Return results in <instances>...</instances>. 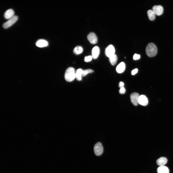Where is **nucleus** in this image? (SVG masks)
Instances as JSON below:
<instances>
[{
    "instance_id": "obj_14",
    "label": "nucleus",
    "mask_w": 173,
    "mask_h": 173,
    "mask_svg": "<svg viewBox=\"0 0 173 173\" xmlns=\"http://www.w3.org/2000/svg\"><path fill=\"white\" fill-rule=\"evenodd\" d=\"M167 160L166 158L164 157L160 158L156 161L157 164L160 166H164L167 163Z\"/></svg>"
},
{
    "instance_id": "obj_17",
    "label": "nucleus",
    "mask_w": 173,
    "mask_h": 173,
    "mask_svg": "<svg viewBox=\"0 0 173 173\" xmlns=\"http://www.w3.org/2000/svg\"><path fill=\"white\" fill-rule=\"evenodd\" d=\"M109 59L111 64L114 66L117 62V55L115 54L109 57Z\"/></svg>"
},
{
    "instance_id": "obj_7",
    "label": "nucleus",
    "mask_w": 173,
    "mask_h": 173,
    "mask_svg": "<svg viewBox=\"0 0 173 173\" xmlns=\"http://www.w3.org/2000/svg\"><path fill=\"white\" fill-rule=\"evenodd\" d=\"M152 10L155 14L158 16L162 14L163 12V7L160 5L154 6L152 7Z\"/></svg>"
},
{
    "instance_id": "obj_13",
    "label": "nucleus",
    "mask_w": 173,
    "mask_h": 173,
    "mask_svg": "<svg viewBox=\"0 0 173 173\" xmlns=\"http://www.w3.org/2000/svg\"><path fill=\"white\" fill-rule=\"evenodd\" d=\"M125 64L123 62L120 63L117 67L116 70L119 73H123L125 70Z\"/></svg>"
},
{
    "instance_id": "obj_24",
    "label": "nucleus",
    "mask_w": 173,
    "mask_h": 173,
    "mask_svg": "<svg viewBox=\"0 0 173 173\" xmlns=\"http://www.w3.org/2000/svg\"><path fill=\"white\" fill-rule=\"evenodd\" d=\"M138 69L137 68H135L133 70L131 71V74L132 75H134L138 72Z\"/></svg>"
},
{
    "instance_id": "obj_5",
    "label": "nucleus",
    "mask_w": 173,
    "mask_h": 173,
    "mask_svg": "<svg viewBox=\"0 0 173 173\" xmlns=\"http://www.w3.org/2000/svg\"><path fill=\"white\" fill-rule=\"evenodd\" d=\"M115 50L113 45H109L105 50V54L106 56L109 57L115 54Z\"/></svg>"
},
{
    "instance_id": "obj_2",
    "label": "nucleus",
    "mask_w": 173,
    "mask_h": 173,
    "mask_svg": "<svg viewBox=\"0 0 173 173\" xmlns=\"http://www.w3.org/2000/svg\"><path fill=\"white\" fill-rule=\"evenodd\" d=\"M75 72L74 69L72 67H69L66 70L65 74V80L68 82L73 80L75 78Z\"/></svg>"
},
{
    "instance_id": "obj_19",
    "label": "nucleus",
    "mask_w": 173,
    "mask_h": 173,
    "mask_svg": "<svg viewBox=\"0 0 173 173\" xmlns=\"http://www.w3.org/2000/svg\"><path fill=\"white\" fill-rule=\"evenodd\" d=\"M83 51L82 48L80 46H77L74 48V53L77 55L81 53Z\"/></svg>"
},
{
    "instance_id": "obj_1",
    "label": "nucleus",
    "mask_w": 173,
    "mask_h": 173,
    "mask_svg": "<svg viewBox=\"0 0 173 173\" xmlns=\"http://www.w3.org/2000/svg\"><path fill=\"white\" fill-rule=\"evenodd\" d=\"M145 50L147 55L149 57L154 56L156 55L157 52L156 46L152 43H149L148 44Z\"/></svg>"
},
{
    "instance_id": "obj_4",
    "label": "nucleus",
    "mask_w": 173,
    "mask_h": 173,
    "mask_svg": "<svg viewBox=\"0 0 173 173\" xmlns=\"http://www.w3.org/2000/svg\"><path fill=\"white\" fill-rule=\"evenodd\" d=\"M18 19V17L17 16L14 15L3 24V28L5 29H7L9 27L15 23Z\"/></svg>"
},
{
    "instance_id": "obj_18",
    "label": "nucleus",
    "mask_w": 173,
    "mask_h": 173,
    "mask_svg": "<svg viewBox=\"0 0 173 173\" xmlns=\"http://www.w3.org/2000/svg\"><path fill=\"white\" fill-rule=\"evenodd\" d=\"M147 14L150 20L152 21L155 18V14L152 10H149L147 11Z\"/></svg>"
},
{
    "instance_id": "obj_6",
    "label": "nucleus",
    "mask_w": 173,
    "mask_h": 173,
    "mask_svg": "<svg viewBox=\"0 0 173 173\" xmlns=\"http://www.w3.org/2000/svg\"><path fill=\"white\" fill-rule=\"evenodd\" d=\"M139 94L136 92H134L131 93L130 96L131 101L135 106H137L138 103V100L139 97Z\"/></svg>"
},
{
    "instance_id": "obj_12",
    "label": "nucleus",
    "mask_w": 173,
    "mask_h": 173,
    "mask_svg": "<svg viewBox=\"0 0 173 173\" xmlns=\"http://www.w3.org/2000/svg\"><path fill=\"white\" fill-rule=\"evenodd\" d=\"M100 52L99 49L97 46H95L93 49L92 51V56L94 59H96L99 56Z\"/></svg>"
},
{
    "instance_id": "obj_8",
    "label": "nucleus",
    "mask_w": 173,
    "mask_h": 173,
    "mask_svg": "<svg viewBox=\"0 0 173 173\" xmlns=\"http://www.w3.org/2000/svg\"><path fill=\"white\" fill-rule=\"evenodd\" d=\"M148 99L145 96L143 95H140L138 100V104L142 106H145L148 104Z\"/></svg>"
},
{
    "instance_id": "obj_10",
    "label": "nucleus",
    "mask_w": 173,
    "mask_h": 173,
    "mask_svg": "<svg viewBox=\"0 0 173 173\" xmlns=\"http://www.w3.org/2000/svg\"><path fill=\"white\" fill-rule=\"evenodd\" d=\"M14 11L12 9H10L5 12L4 14V16L6 19H9L14 16Z\"/></svg>"
},
{
    "instance_id": "obj_25",
    "label": "nucleus",
    "mask_w": 173,
    "mask_h": 173,
    "mask_svg": "<svg viewBox=\"0 0 173 173\" xmlns=\"http://www.w3.org/2000/svg\"><path fill=\"white\" fill-rule=\"evenodd\" d=\"M124 83L123 82L120 81L119 82L118 86L120 88H121L124 87Z\"/></svg>"
},
{
    "instance_id": "obj_22",
    "label": "nucleus",
    "mask_w": 173,
    "mask_h": 173,
    "mask_svg": "<svg viewBox=\"0 0 173 173\" xmlns=\"http://www.w3.org/2000/svg\"><path fill=\"white\" fill-rule=\"evenodd\" d=\"M125 91L126 90L124 87L120 88L119 90V92L121 94H124L125 93Z\"/></svg>"
},
{
    "instance_id": "obj_21",
    "label": "nucleus",
    "mask_w": 173,
    "mask_h": 173,
    "mask_svg": "<svg viewBox=\"0 0 173 173\" xmlns=\"http://www.w3.org/2000/svg\"><path fill=\"white\" fill-rule=\"evenodd\" d=\"M93 57L92 56H86L84 60L86 62H88L91 61Z\"/></svg>"
},
{
    "instance_id": "obj_16",
    "label": "nucleus",
    "mask_w": 173,
    "mask_h": 173,
    "mask_svg": "<svg viewBox=\"0 0 173 173\" xmlns=\"http://www.w3.org/2000/svg\"><path fill=\"white\" fill-rule=\"evenodd\" d=\"M83 70L81 69H78L75 72L76 78L78 81H80L81 80Z\"/></svg>"
},
{
    "instance_id": "obj_11",
    "label": "nucleus",
    "mask_w": 173,
    "mask_h": 173,
    "mask_svg": "<svg viewBox=\"0 0 173 173\" xmlns=\"http://www.w3.org/2000/svg\"><path fill=\"white\" fill-rule=\"evenodd\" d=\"M48 44V41L43 39H39L36 43V45L37 46L41 48L47 47Z\"/></svg>"
},
{
    "instance_id": "obj_23",
    "label": "nucleus",
    "mask_w": 173,
    "mask_h": 173,
    "mask_svg": "<svg viewBox=\"0 0 173 173\" xmlns=\"http://www.w3.org/2000/svg\"><path fill=\"white\" fill-rule=\"evenodd\" d=\"M140 57L139 55L135 54L133 56V59L135 60H137L139 59Z\"/></svg>"
},
{
    "instance_id": "obj_15",
    "label": "nucleus",
    "mask_w": 173,
    "mask_h": 173,
    "mask_svg": "<svg viewBox=\"0 0 173 173\" xmlns=\"http://www.w3.org/2000/svg\"><path fill=\"white\" fill-rule=\"evenodd\" d=\"M157 173H169V170L168 168L164 166L159 167L157 169Z\"/></svg>"
},
{
    "instance_id": "obj_3",
    "label": "nucleus",
    "mask_w": 173,
    "mask_h": 173,
    "mask_svg": "<svg viewBox=\"0 0 173 173\" xmlns=\"http://www.w3.org/2000/svg\"><path fill=\"white\" fill-rule=\"evenodd\" d=\"M94 150L95 154L97 156H100L102 154L103 148L100 142H98L95 144L94 147Z\"/></svg>"
},
{
    "instance_id": "obj_20",
    "label": "nucleus",
    "mask_w": 173,
    "mask_h": 173,
    "mask_svg": "<svg viewBox=\"0 0 173 173\" xmlns=\"http://www.w3.org/2000/svg\"><path fill=\"white\" fill-rule=\"evenodd\" d=\"M94 72V71L91 69H88L83 70L82 77L90 73H91Z\"/></svg>"
},
{
    "instance_id": "obj_9",
    "label": "nucleus",
    "mask_w": 173,
    "mask_h": 173,
    "mask_svg": "<svg viewBox=\"0 0 173 173\" xmlns=\"http://www.w3.org/2000/svg\"><path fill=\"white\" fill-rule=\"evenodd\" d=\"M87 38L90 42L92 44H95L97 42V37L95 33L91 32L87 36Z\"/></svg>"
}]
</instances>
